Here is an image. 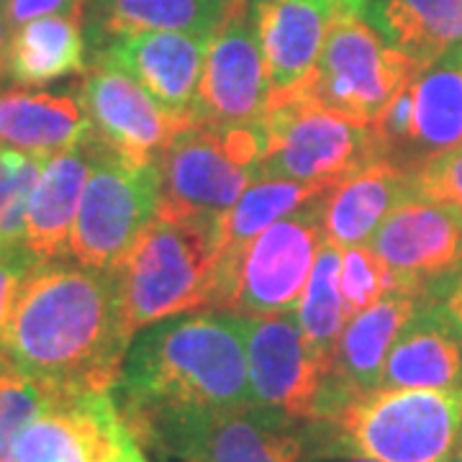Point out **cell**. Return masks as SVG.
<instances>
[{
  "instance_id": "1",
  "label": "cell",
  "mask_w": 462,
  "mask_h": 462,
  "mask_svg": "<svg viewBox=\"0 0 462 462\" xmlns=\"http://www.w3.org/2000/svg\"><path fill=\"white\" fill-rule=\"evenodd\" d=\"M114 401L134 439L160 455L193 424L254 406L245 316L193 311L142 329Z\"/></svg>"
},
{
  "instance_id": "2",
  "label": "cell",
  "mask_w": 462,
  "mask_h": 462,
  "mask_svg": "<svg viewBox=\"0 0 462 462\" xmlns=\"http://www.w3.org/2000/svg\"><path fill=\"white\" fill-rule=\"evenodd\" d=\"M132 342L111 270L60 260L33 264L0 349L50 385L114 393Z\"/></svg>"
},
{
  "instance_id": "3",
  "label": "cell",
  "mask_w": 462,
  "mask_h": 462,
  "mask_svg": "<svg viewBox=\"0 0 462 462\" xmlns=\"http://www.w3.org/2000/svg\"><path fill=\"white\" fill-rule=\"evenodd\" d=\"M316 460L447 462L462 434V391L378 388L311 424Z\"/></svg>"
},
{
  "instance_id": "4",
  "label": "cell",
  "mask_w": 462,
  "mask_h": 462,
  "mask_svg": "<svg viewBox=\"0 0 462 462\" xmlns=\"http://www.w3.org/2000/svg\"><path fill=\"white\" fill-rule=\"evenodd\" d=\"M218 224L157 216L111 270L132 337L172 316L211 309L221 254Z\"/></svg>"
},
{
  "instance_id": "5",
  "label": "cell",
  "mask_w": 462,
  "mask_h": 462,
  "mask_svg": "<svg viewBox=\"0 0 462 462\" xmlns=\"http://www.w3.org/2000/svg\"><path fill=\"white\" fill-rule=\"evenodd\" d=\"M263 124V121H260ZM188 126L157 160L160 203L165 218L221 221L254 180H260L263 129Z\"/></svg>"
},
{
  "instance_id": "6",
  "label": "cell",
  "mask_w": 462,
  "mask_h": 462,
  "mask_svg": "<svg viewBox=\"0 0 462 462\" xmlns=\"http://www.w3.org/2000/svg\"><path fill=\"white\" fill-rule=\"evenodd\" d=\"M321 196L267 226L239 252L218 254L216 291L208 311H231L252 319L296 309L314 270L316 254L327 242L321 226Z\"/></svg>"
},
{
  "instance_id": "7",
  "label": "cell",
  "mask_w": 462,
  "mask_h": 462,
  "mask_svg": "<svg viewBox=\"0 0 462 462\" xmlns=\"http://www.w3.org/2000/svg\"><path fill=\"white\" fill-rule=\"evenodd\" d=\"M260 129V178L337 182L380 160L370 126H360L298 93L270 100Z\"/></svg>"
},
{
  "instance_id": "8",
  "label": "cell",
  "mask_w": 462,
  "mask_h": 462,
  "mask_svg": "<svg viewBox=\"0 0 462 462\" xmlns=\"http://www.w3.org/2000/svg\"><path fill=\"white\" fill-rule=\"evenodd\" d=\"M416 72L403 54L380 39L363 14L337 5L314 72L296 93L360 126H373Z\"/></svg>"
},
{
  "instance_id": "9",
  "label": "cell",
  "mask_w": 462,
  "mask_h": 462,
  "mask_svg": "<svg viewBox=\"0 0 462 462\" xmlns=\"http://www.w3.org/2000/svg\"><path fill=\"white\" fill-rule=\"evenodd\" d=\"M93 170L69 236V260L114 270L157 218L160 178L154 165H134L106 149L90 132Z\"/></svg>"
},
{
  "instance_id": "10",
  "label": "cell",
  "mask_w": 462,
  "mask_h": 462,
  "mask_svg": "<svg viewBox=\"0 0 462 462\" xmlns=\"http://www.w3.org/2000/svg\"><path fill=\"white\" fill-rule=\"evenodd\" d=\"M270 106V83L249 0L231 3L208 39L200 72L196 126H254Z\"/></svg>"
},
{
  "instance_id": "11",
  "label": "cell",
  "mask_w": 462,
  "mask_h": 462,
  "mask_svg": "<svg viewBox=\"0 0 462 462\" xmlns=\"http://www.w3.org/2000/svg\"><path fill=\"white\" fill-rule=\"evenodd\" d=\"M247 370L254 406L314 424L327 365L303 337L291 311L245 319Z\"/></svg>"
},
{
  "instance_id": "12",
  "label": "cell",
  "mask_w": 462,
  "mask_h": 462,
  "mask_svg": "<svg viewBox=\"0 0 462 462\" xmlns=\"http://www.w3.org/2000/svg\"><path fill=\"white\" fill-rule=\"evenodd\" d=\"M80 98L96 139L134 165H157L172 139L196 126L185 116L170 114L129 75L103 62L85 69Z\"/></svg>"
},
{
  "instance_id": "13",
  "label": "cell",
  "mask_w": 462,
  "mask_h": 462,
  "mask_svg": "<svg viewBox=\"0 0 462 462\" xmlns=\"http://www.w3.org/2000/svg\"><path fill=\"white\" fill-rule=\"evenodd\" d=\"M367 247L396 275L401 291L427 300L462 264V224L445 206L409 196L380 221Z\"/></svg>"
},
{
  "instance_id": "14",
  "label": "cell",
  "mask_w": 462,
  "mask_h": 462,
  "mask_svg": "<svg viewBox=\"0 0 462 462\" xmlns=\"http://www.w3.org/2000/svg\"><path fill=\"white\" fill-rule=\"evenodd\" d=\"M129 434L111 391L57 388L21 434L16 462H111Z\"/></svg>"
},
{
  "instance_id": "15",
  "label": "cell",
  "mask_w": 462,
  "mask_h": 462,
  "mask_svg": "<svg viewBox=\"0 0 462 462\" xmlns=\"http://www.w3.org/2000/svg\"><path fill=\"white\" fill-rule=\"evenodd\" d=\"M165 455L188 462H314L311 424L263 406L218 413L185 430Z\"/></svg>"
},
{
  "instance_id": "16",
  "label": "cell",
  "mask_w": 462,
  "mask_h": 462,
  "mask_svg": "<svg viewBox=\"0 0 462 462\" xmlns=\"http://www.w3.org/2000/svg\"><path fill=\"white\" fill-rule=\"evenodd\" d=\"M419 303L421 298L411 291H393L346 321L329 360L316 421L329 419L352 398L378 391L385 357Z\"/></svg>"
},
{
  "instance_id": "17",
  "label": "cell",
  "mask_w": 462,
  "mask_h": 462,
  "mask_svg": "<svg viewBox=\"0 0 462 462\" xmlns=\"http://www.w3.org/2000/svg\"><path fill=\"white\" fill-rule=\"evenodd\" d=\"M208 39L182 32L126 33L98 50L96 62L129 75L170 114L193 121Z\"/></svg>"
},
{
  "instance_id": "18",
  "label": "cell",
  "mask_w": 462,
  "mask_h": 462,
  "mask_svg": "<svg viewBox=\"0 0 462 462\" xmlns=\"http://www.w3.org/2000/svg\"><path fill=\"white\" fill-rule=\"evenodd\" d=\"M264 57L270 100L296 93L314 72L327 42L334 0H249Z\"/></svg>"
},
{
  "instance_id": "19",
  "label": "cell",
  "mask_w": 462,
  "mask_h": 462,
  "mask_svg": "<svg viewBox=\"0 0 462 462\" xmlns=\"http://www.w3.org/2000/svg\"><path fill=\"white\" fill-rule=\"evenodd\" d=\"M380 388L462 391V329L437 300H421L391 346Z\"/></svg>"
},
{
  "instance_id": "20",
  "label": "cell",
  "mask_w": 462,
  "mask_h": 462,
  "mask_svg": "<svg viewBox=\"0 0 462 462\" xmlns=\"http://www.w3.org/2000/svg\"><path fill=\"white\" fill-rule=\"evenodd\" d=\"M90 170H93L90 134L78 147L51 154L47 160L29 200L26 229H23V247L39 263L69 260V236Z\"/></svg>"
},
{
  "instance_id": "21",
  "label": "cell",
  "mask_w": 462,
  "mask_h": 462,
  "mask_svg": "<svg viewBox=\"0 0 462 462\" xmlns=\"http://www.w3.org/2000/svg\"><path fill=\"white\" fill-rule=\"evenodd\" d=\"M411 193V178L388 160H373L321 196V226L337 249L367 245L380 221Z\"/></svg>"
},
{
  "instance_id": "22",
  "label": "cell",
  "mask_w": 462,
  "mask_h": 462,
  "mask_svg": "<svg viewBox=\"0 0 462 462\" xmlns=\"http://www.w3.org/2000/svg\"><path fill=\"white\" fill-rule=\"evenodd\" d=\"M411 93V136L398 167L409 178L431 160L462 147V50L416 72Z\"/></svg>"
},
{
  "instance_id": "23",
  "label": "cell",
  "mask_w": 462,
  "mask_h": 462,
  "mask_svg": "<svg viewBox=\"0 0 462 462\" xmlns=\"http://www.w3.org/2000/svg\"><path fill=\"white\" fill-rule=\"evenodd\" d=\"M363 18L419 72L462 50V0H367Z\"/></svg>"
},
{
  "instance_id": "24",
  "label": "cell",
  "mask_w": 462,
  "mask_h": 462,
  "mask_svg": "<svg viewBox=\"0 0 462 462\" xmlns=\"http://www.w3.org/2000/svg\"><path fill=\"white\" fill-rule=\"evenodd\" d=\"M90 134L83 98L11 88L0 90V144L39 157L78 147Z\"/></svg>"
},
{
  "instance_id": "25",
  "label": "cell",
  "mask_w": 462,
  "mask_h": 462,
  "mask_svg": "<svg viewBox=\"0 0 462 462\" xmlns=\"http://www.w3.org/2000/svg\"><path fill=\"white\" fill-rule=\"evenodd\" d=\"M83 18L44 16L11 32L5 72L23 88L85 72Z\"/></svg>"
},
{
  "instance_id": "26",
  "label": "cell",
  "mask_w": 462,
  "mask_h": 462,
  "mask_svg": "<svg viewBox=\"0 0 462 462\" xmlns=\"http://www.w3.org/2000/svg\"><path fill=\"white\" fill-rule=\"evenodd\" d=\"M229 8L224 0H96L90 33L93 42L142 32L211 36Z\"/></svg>"
},
{
  "instance_id": "27",
  "label": "cell",
  "mask_w": 462,
  "mask_h": 462,
  "mask_svg": "<svg viewBox=\"0 0 462 462\" xmlns=\"http://www.w3.org/2000/svg\"><path fill=\"white\" fill-rule=\"evenodd\" d=\"M329 185L331 182L275 180V178L254 180L218 224L221 254L239 252L267 226L319 199Z\"/></svg>"
},
{
  "instance_id": "28",
  "label": "cell",
  "mask_w": 462,
  "mask_h": 462,
  "mask_svg": "<svg viewBox=\"0 0 462 462\" xmlns=\"http://www.w3.org/2000/svg\"><path fill=\"white\" fill-rule=\"evenodd\" d=\"M339 263H342L339 249L324 242L316 254L306 291L298 300V324L316 357L327 365V370L346 321L345 300L339 293Z\"/></svg>"
},
{
  "instance_id": "29",
  "label": "cell",
  "mask_w": 462,
  "mask_h": 462,
  "mask_svg": "<svg viewBox=\"0 0 462 462\" xmlns=\"http://www.w3.org/2000/svg\"><path fill=\"white\" fill-rule=\"evenodd\" d=\"M57 385L23 373L0 349V462H16L21 434L44 413Z\"/></svg>"
},
{
  "instance_id": "30",
  "label": "cell",
  "mask_w": 462,
  "mask_h": 462,
  "mask_svg": "<svg viewBox=\"0 0 462 462\" xmlns=\"http://www.w3.org/2000/svg\"><path fill=\"white\" fill-rule=\"evenodd\" d=\"M47 160L50 157H39L0 144V245L3 247L23 245L29 200Z\"/></svg>"
},
{
  "instance_id": "31",
  "label": "cell",
  "mask_w": 462,
  "mask_h": 462,
  "mask_svg": "<svg viewBox=\"0 0 462 462\" xmlns=\"http://www.w3.org/2000/svg\"><path fill=\"white\" fill-rule=\"evenodd\" d=\"M393 291H401L396 275L380 263L378 254L367 245L342 249L339 293L345 300L346 321L365 309H370L373 303H378L380 298L393 293Z\"/></svg>"
},
{
  "instance_id": "32",
  "label": "cell",
  "mask_w": 462,
  "mask_h": 462,
  "mask_svg": "<svg viewBox=\"0 0 462 462\" xmlns=\"http://www.w3.org/2000/svg\"><path fill=\"white\" fill-rule=\"evenodd\" d=\"M411 193L445 206L452 216H462V147L431 160L411 175Z\"/></svg>"
},
{
  "instance_id": "33",
  "label": "cell",
  "mask_w": 462,
  "mask_h": 462,
  "mask_svg": "<svg viewBox=\"0 0 462 462\" xmlns=\"http://www.w3.org/2000/svg\"><path fill=\"white\" fill-rule=\"evenodd\" d=\"M36 263L39 260L23 245L0 249V339H3L5 327H8L11 314H14L18 291H21L26 275L32 273Z\"/></svg>"
},
{
  "instance_id": "34",
  "label": "cell",
  "mask_w": 462,
  "mask_h": 462,
  "mask_svg": "<svg viewBox=\"0 0 462 462\" xmlns=\"http://www.w3.org/2000/svg\"><path fill=\"white\" fill-rule=\"evenodd\" d=\"M85 0H5L3 16L11 32L18 26L44 16H75L83 18Z\"/></svg>"
},
{
  "instance_id": "35",
  "label": "cell",
  "mask_w": 462,
  "mask_h": 462,
  "mask_svg": "<svg viewBox=\"0 0 462 462\" xmlns=\"http://www.w3.org/2000/svg\"><path fill=\"white\" fill-rule=\"evenodd\" d=\"M427 300H437L447 311V316L462 329V264Z\"/></svg>"
},
{
  "instance_id": "36",
  "label": "cell",
  "mask_w": 462,
  "mask_h": 462,
  "mask_svg": "<svg viewBox=\"0 0 462 462\" xmlns=\"http://www.w3.org/2000/svg\"><path fill=\"white\" fill-rule=\"evenodd\" d=\"M111 462H147V457H144V452H142L139 442H136L132 434H129V439L121 445V449L116 452V457Z\"/></svg>"
},
{
  "instance_id": "37",
  "label": "cell",
  "mask_w": 462,
  "mask_h": 462,
  "mask_svg": "<svg viewBox=\"0 0 462 462\" xmlns=\"http://www.w3.org/2000/svg\"><path fill=\"white\" fill-rule=\"evenodd\" d=\"M8 39H11V29H8L5 16H3V8H0V83H3V78H8V72H5V65H8Z\"/></svg>"
},
{
  "instance_id": "38",
  "label": "cell",
  "mask_w": 462,
  "mask_h": 462,
  "mask_svg": "<svg viewBox=\"0 0 462 462\" xmlns=\"http://www.w3.org/2000/svg\"><path fill=\"white\" fill-rule=\"evenodd\" d=\"M339 8H346V11H355V14H363V8H365V3L367 0H334Z\"/></svg>"
},
{
  "instance_id": "39",
  "label": "cell",
  "mask_w": 462,
  "mask_h": 462,
  "mask_svg": "<svg viewBox=\"0 0 462 462\" xmlns=\"http://www.w3.org/2000/svg\"><path fill=\"white\" fill-rule=\"evenodd\" d=\"M447 462H462V434H460V439H457V445H455V449H452V455H449V460Z\"/></svg>"
},
{
  "instance_id": "40",
  "label": "cell",
  "mask_w": 462,
  "mask_h": 462,
  "mask_svg": "<svg viewBox=\"0 0 462 462\" xmlns=\"http://www.w3.org/2000/svg\"><path fill=\"white\" fill-rule=\"evenodd\" d=\"M337 462H375L370 457H363V455H345V457H334Z\"/></svg>"
},
{
  "instance_id": "41",
  "label": "cell",
  "mask_w": 462,
  "mask_h": 462,
  "mask_svg": "<svg viewBox=\"0 0 462 462\" xmlns=\"http://www.w3.org/2000/svg\"><path fill=\"white\" fill-rule=\"evenodd\" d=\"M3 5H5V0H0V8H3Z\"/></svg>"
},
{
  "instance_id": "42",
  "label": "cell",
  "mask_w": 462,
  "mask_h": 462,
  "mask_svg": "<svg viewBox=\"0 0 462 462\" xmlns=\"http://www.w3.org/2000/svg\"><path fill=\"white\" fill-rule=\"evenodd\" d=\"M224 3H236V0H224Z\"/></svg>"
},
{
  "instance_id": "43",
  "label": "cell",
  "mask_w": 462,
  "mask_h": 462,
  "mask_svg": "<svg viewBox=\"0 0 462 462\" xmlns=\"http://www.w3.org/2000/svg\"><path fill=\"white\" fill-rule=\"evenodd\" d=\"M85 3H88V0H85ZM90 3H96V0H90Z\"/></svg>"
},
{
  "instance_id": "44",
  "label": "cell",
  "mask_w": 462,
  "mask_h": 462,
  "mask_svg": "<svg viewBox=\"0 0 462 462\" xmlns=\"http://www.w3.org/2000/svg\"><path fill=\"white\" fill-rule=\"evenodd\" d=\"M0 249H3V245H0Z\"/></svg>"
}]
</instances>
